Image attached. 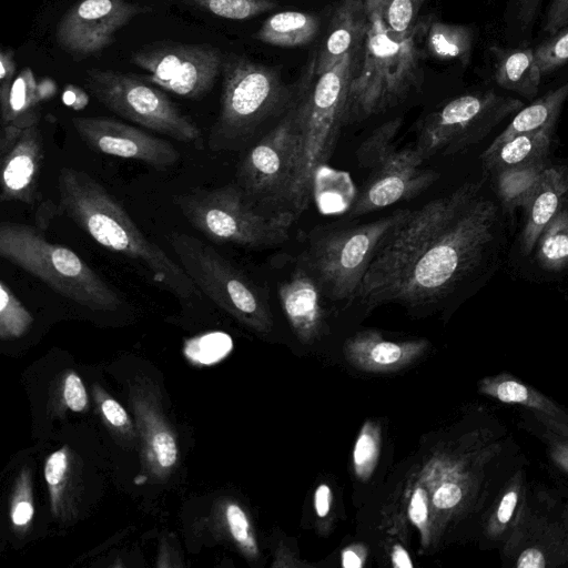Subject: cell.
Returning a JSON list of instances; mask_svg holds the SVG:
<instances>
[{
	"label": "cell",
	"mask_w": 568,
	"mask_h": 568,
	"mask_svg": "<svg viewBox=\"0 0 568 568\" xmlns=\"http://www.w3.org/2000/svg\"><path fill=\"white\" fill-rule=\"evenodd\" d=\"M541 75L554 72L568 62V27L550 36L534 49Z\"/></svg>",
	"instance_id": "e575fe53"
},
{
	"label": "cell",
	"mask_w": 568,
	"mask_h": 568,
	"mask_svg": "<svg viewBox=\"0 0 568 568\" xmlns=\"http://www.w3.org/2000/svg\"><path fill=\"white\" fill-rule=\"evenodd\" d=\"M168 240L180 265L202 293L251 327L270 329L268 305L261 290L243 272L191 234L173 232Z\"/></svg>",
	"instance_id": "8fae6325"
},
{
	"label": "cell",
	"mask_w": 568,
	"mask_h": 568,
	"mask_svg": "<svg viewBox=\"0 0 568 568\" xmlns=\"http://www.w3.org/2000/svg\"><path fill=\"white\" fill-rule=\"evenodd\" d=\"M568 23V0H551L545 17L544 31L554 36Z\"/></svg>",
	"instance_id": "ee69618b"
},
{
	"label": "cell",
	"mask_w": 568,
	"mask_h": 568,
	"mask_svg": "<svg viewBox=\"0 0 568 568\" xmlns=\"http://www.w3.org/2000/svg\"><path fill=\"white\" fill-rule=\"evenodd\" d=\"M71 122L80 139L97 152L140 161L159 171L180 161V152L171 142L116 119L74 116Z\"/></svg>",
	"instance_id": "2e32d148"
},
{
	"label": "cell",
	"mask_w": 568,
	"mask_h": 568,
	"mask_svg": "<svg viewBox=\"0 0 568 568\" xmlns=\"http://www.w3.org/2000/svg\"><path fill=\"white\" fill-rule=\"evenodd\" d=\"M332 490L327 484H320L313 496L314 510L320 518H325L329 511L332 506Z\"/></svg>",
	"instance_id": "c3c4849f"
},
{
	"label": "cell",
	"mask_w": 568,
	"mask_h": 568,
	"mask_svg": "<svg viewBox=\"0 0 568 568\" xmlns=\"http://www.w3.org/2000/svg\"><path fill=\"white\" fill-rule=\"evenodd\" d=\"M520 490L521 480L515 479L504 491L488 523V531L490 535L497 536L506 529L518 505Z\"/></svg>",
	"instance_id": "8d00e7d4"
},
{
	"label": "cell",
	"mask_w": 568,
	"mask_h": 568,
	"mask_svg": "<svg viewBox=\"0 0 568 568\" xmlns=\"http://www.w3.org/2000/svg\"><path fill=\"white\" fill-rule=\"evenodd\" d=\"M390 561L392 565L396 568H410L413 567V562L407 550L400 546L395 545L390 552Z\"/></svg>",
	"instance_id": "11a10c76"
},
{
	"label": "cell",
	"mask_w": 568,
	"mask_h": 568,
	"mask_svg": "<svg viewBox=\"0 0 568 568\" xmlns=\"http://www.w3.org/2000/svg\"><path fill=\"white\" fill-rule=\"evenodd\" d=\"M548 565L547 557L540 548L527 547L517 557L518 568H544Z\"/></svg>",
	"instance_id": "7dc6e473"
},
{
	"label": "cell",
	"mask_w": 568,
	"mask_h": 568,
	"mask_svg": "<svg viewBox=\"0 0 568 568\" xmlns=\"http://www.w3.org/2000/svg\"><path fill=\"white\" fill-rule=\"evenodd\" d=\"M567 99L568 82L534 100L515 114L511 122L494 139L487 149L497 148L518 134L555 124Z\"/></svg>",
	"instance_id": "d4e9b609"
},
{
	"label": "cell",
	"mask_w": 568,
	"mask_h": 568,
	"mask_svg": "<svg viewBox=\"0 0 568 568\" xmlns=\"http://www.w3.org/2000/svg\"><path fill=\"white\" fill-rule=\"evenodd\" d=\"M231 348L232 343L227 336L215 335L203 339L196 347H189L186 353L192 361L211 365L226 356Z\"/></svg>",
	"instance_id": "f35d334b"
},
{
	"label": "cell",
	"mask_w": 568,
	"mask_h": 568,
	"mask_svg": "<svg viewBox=\"0 0 568 568\" xmlns=\"http://www.w3.org/2000/svg\"><path fill=\"white\" fill-rule=\"evenodd\" d=\"M84 84L115 114L184 143L201 139L199 126L159 89L114 70L88 69Z\"/></svg>",
	"instance_id": "7c38bea8"
},
{
	"label": "cell",
	"mask_w": 568,
	"mask_h": 568,
	"mask_svg": "<svg viewBox=\"0 0 568 568\" xmlns=\"http://www.w3.org/2000/svg\"><path fill=\"white\" fill-rule=\"evenodd\" d=\"M68 459L64 450L53 453L47 460L44 476L50 486H57L64 477Z\"/></svg>",
	"instance_id": "f6af8a7d"
},
{
	"label": "cell",
	"mask_w": 568,
	"mask_h": 568,
	"mask_svg": "<svg viewBox=\"0 0 568 568\" xmlns=\"http://www.w3.org/2000/svg\"><path fill=\"white\" fill-rule=\"evenodd\" d=\"M454 467L447 471L445 478L434 488L430 503L435 509L448 513L456 510L469 494L471 477L468 471Z\"/></svg>",
	"instance_id": "d6a6232c"
},
{
	"label": "cell",
	"mask_w": 568,
	"mask_h": 568,
	"mask_svg": "<svg viewBox=\"0 0 568 568\" xmlns=\"http://www.w3.org/2000/svg\"><path fill=\"white\" fill-rule=\"evenodd\" d=\"M44 158L38 123L27 126L16 145L1 159L0 201L33 204Z\"/></svg>",
	"instance_id": "e0dca14e"
},
{
	"label": "cell",
	"mask_w": 568,
	"mask_h": 568,
	"mask_svg": "<svg viewBox=\"0 0 568 568\" xmlns=\"http://www.w3.org/2000/svg\"><path fill=\"white\" fill-rule=\"evenodd\" d=\"M150 10L126 0H80L59 21L55 40L72 58L81 60L109 47L118 30Z\"/></svg>",
	"instance_id": "9a60e30c"
},
{
	"label": "cell",
	"mask_w": 568,
	"mask_h": 568,
	"mask_svg": "<svg viewBox=\"0 0 568 568\" xmlns=\"http://www.w3.org/2000/svg\"><path fill=\"white\" fill-rule=\"evenodd\" d=\"M277 294L295 335L304 343L313 342L320 335L324 321L323 292L316 280L300 264L287 280L278 284Z\"/></svg>",
	"instance_id": "d6986e66"
},
{
	"label": "cell",
	"mask_w": 568,
	"mask_h": 568,
	"mask_svg": "<svg viewBox=\"0 0 568 568\" xmlns=\"http://www.w3.org/2000/svg\"><path fill=\"white\" fill-rule=\"evenodd\" d=\"M130 61L145 71L149 82L196 100L211 90L224 59L219 49L209 44L159 41L132 52Z\"/></svg>",
	"instance_id": "5bb4252c"
},
{
	"label": "cell",
	"mask_w": 568,
	"mask_h": 568,
	"mask_svg": "<svg viewBox=\"0 0 568 568\" xmlns=\"http://www.w3.org/2000/svg\"><path fill=\"white\" fill-rule=\"evenodd\" d=\"M355 55L347 54L317 75L294 100L300 126V156L287 211L297 219L308 206L317 172L331 159L346 111Z\"/></svg>",
	"instance_id": "277c9868"
},
{
	"label": "cell",
	"mask_w": 568,
	"mask_h": 568,
	"mask_svg": "<svg viewBox=\"0 0 568 568\" xmlns=\"http://www.w3.org/2000/svg\"><path fill=\"white\" fill-rule=\"evenodd\" d=\"M426 0H384L388 27L398 33L406 32L417 22L418 11Z\"/></svg>",
	"instance_id": "d590c367"
},
{
	"label": "cell",
	"mask_w": 568,
	"mask_h": 568,
	"mask_svg": "<svg viewBox=\"0 0 568 568\" xmlns=\"http://www.w3.org/2000/svg\"><path fill=\"white\" fill-rule=\"evenodd\" d=\"M26 128V125L17 121H12L2 125L0 133L1 159L16 145Z\"/></svg>",
	"instance_id": "bcb514c9"
},
{
	"label": "cell",
	"mask_w": 568,
	"mask_h": 568,
	"mask_svg": "<svg viewBox=\"0 0 568 568\" xmlns=\"http://www.w3.org/2000/svg\"><path fill=\"white\" fill-rule=\"evenodd\" d=\"M226 521L234 540L247 554H257V544L252 531L248 518L244 510L236 504H230L226 508Z\"/></svg>",
	"instance_id": "74e56055"
},
{
	"label": "cell",
	"mask_w": 568,
	"mask_h": 568,
	"mask_svg": "<svg viewBox=\"0 0 568 568\" xmlns=\"http://www.w3.org/2000/svg\"><path fill=\"white\" fill-rule=\"evenodd\" d=\"M535 248L536 260L542 270L560 272L568 267V193L540 233Z\"/></svg>",
	"instance_id": "4316f807"
},
{
	"label": "cell",
	"mask_w": 568,
	"mask_h": 568,
	"mask_svg": "<svg viewBox=\"0 0 568 568\" xmlns=\"http://www.w3.org/2000/svg\"><path fill=\"white\" fill-rule=\"evenodd\" d=\"M550 456L559 467L568 473V440L554 442L550 446Z\"/></svg>",
	"instance_id": "f5cc1de1"
},
{
	"label": "cell",
	"mask_w": 568,
	"mask_h": 568,
	"mask_svg": "<svg viewBox=\"0 0 568 568\" xmlns=\"http://www.w3.org/2000/svg\"><path fill=\"white\" fill-rule=\"evenodd\" d=\"M366 11L367 31L351 82L346 123L397 105L423 82L422 43L430 22H416L398 33L386 22L384 0H366Z\"/></svg>",
	"instance_id": "3957f363"
},
{
	"label": "cell",
	"mask_w": 568,
	"mask_h": 568,
	"mask_svg": "<svg viewBox=\"0 0 568 568\" xmlns=\"http://www.w3.org/2000/svg\"><path fill=\"white\" fill-rule=\"evenodd\" d=\"M429 497L423 487H416L408 501V517L419 530L422 539L426 545L429 539Z\"/></svg>",
	"instance_id": "ab89813d"
},
{
	"label": "cell",
	"mask_w": 568,
	"mask_h": 568,
	"mask_svg": "<svg viewBox=\"0 0 568 568\" xmlns=\"http://www.w3.org/2000/svg\"><path fill=\"white\" fill-rule=\"evenodd\" d=\"M402 124V118L384 122L359 145L358 165L367 169L369 176L349 206L352 217L416 197L439 179L437 171L424 166L414 146L395 148Z\"/></svg>",
	"instance_id": "9c48e42d"
},
{
	"label": "cell",
	"mask_w": 568,
	"mask_h": 568,
	"mask_svg": "<svg viewBox=\"0 0 568 568\" xmlns=\"http://www.w3.org/2000/svg\"><path fill=\"white\" fill-rule=\"evenodd\" d=\"M542 0H515L517 18L524 28L534 22Z\"/></svg>",
	"instance_id": "681fc988"
},
{
	"label": "cell",
	"mask_w": 568,
	"mask_h": 568,
	"mask_svg": "<svg viewBox=\"0 0 568 568\" xmlns=\"http://www.w3.org/2000/svg\"><path fill=\"white\" fill-rule=\"evenodd\" d=\"M523 108L521 100L493 90L459 95L419 122L414 148L424 161L463 152Z\"/></svg>",
	"instance_id": "30bf717a"
},
{
	"label": "cell",
	"mask_w": 568,
	"mask_h": 568,
	"mask_svg": "<svg viewBox=\"0 0 568 568\" xmlns=\"http://www.w3.org/2000/svg\"><path fill=\"white\" fill-rule=\"evenodd\" d=\"M58 190L59 211L99 245L138 261L155 283L181 300L201 295L180 263L149 241L119 201L88 173L62 168Z\"/></svg>",
	"instance_id": "7a4b0ae2"
},
{
	"label": "cell",
	"mask_w": 568,
	"mask_h": 568,
	"mask_svg": "<svg viewBox=\"0 0 568 568\" xmlns=\"http://www.w3.org/2000/svg\"><path fill=\"white\" fill-rule=\"evenodd\" d=\"M300 156V126L294 103L239 163L237 185L254 204L286 205Z\"/></svg>",
	"instance_id": "4fadbf2b"
},
{
	"label": "cell",
	"mask_w": 568,
	"mask_h": 568,
	"mask_svg": "<svg viewBox=\"0 0 568 568\" xmlns=\"http://www.w3.org/2000/svg\"><path fill=\"white\" fill-rule=\"evenodd\" d=\"M494 57V77L499 87L527 100L536 97L541 81L534 49L490 48Z\"/></svg>",
	"instance_id": "cb8c5ba5"
},
{
	"label": "cell",
	"mask_w": 568,
	"mask_h": 568,
	"mask_svg": "<svg viewBox=\"0 0 568 568\" xmlns=\"http://www.w3.org/2000/svg\"><path fill=\"white\" fill-rule=\"evenodd\" d=\"M367 31L366 0H341L314 62L318 75L363 47Z\"/></svg>",
	"instance_id": "ffe728a7"
},
{
	"label": "cell",
	"mask_w": 568,
	"mask_h": 568,
	"mask_svg": "<svg viewBox=\"0 0 568 568\" xmlns=\"http://www.w3.org/2000/svg\"><path fill=\"white\" fill-rule=\"evenodd\" d=\"M32 515V505L28 501H20L13 507L11 517L14 525L22 526L30 521Z\"/></svg>",
	"instance_id": "db71d44e"
},
{
	"label": "cell",
	"mask_w": 568,
	"mask_h": 568,
	"mask_svg": "<svg viewBox=\"0 0 568 568\" xmlns=\"http://www.w3.org/2000/svg\"><path fill=\"white\" fill-rule=\"evenodd\" d=\"M568 193V164L547 166L525 209L526 221L520 233V252L528 255L536 242L558 211Z\"/></svg>",
	"instance_id": "44dd1931"
},
{
	"label": "cell",
	"mask_w": 568,
	"mask_h": 568,
	"mask_svg": "<svg viewBox=\"0 0 568 568\" xmlns=\"http://www.w3.org/2000/svg\"><path fill=\"white\" fill-rule=\"evenodd\" d=\"M465 182L397 225L376 252L357 297L367 306L426 305L452 293L481 263L495 240L498 207Z\"/></svg>",
	"instance_id": "6da1fadb"
},
{
	"label": "cell",
	"mask_w": 568,
	"mask_h": 568,
	"mask_svg": "<svg viewBox=\"0 0 568 568\" xmlns=\"http://www.w3.org/2000/svg\"><path fill=\"white\" fill-rule=\"evenodd\" d=\"M32 322L30 313L12 293L0 282V333L2 338L16 337L26 332Z\"/></svg>",
	"instance_id": "836d02e7"
},
{
	"label": "cell",
	"mask_w": 568,
	"mask_h": 568,
	"mask_svg": "<svg viewBox=\"0 0 568 568\" xmlns=\"http://www.w3.org/2000/svg\"><path fill=\"white\" fill-rule=\"evenodd\" d=\"M0 256L57 293L93 310H115L118 293L72 250L49 242L31 225L0 224Z\"/></svg>",
	"instance_id": "8992f818"
},
{
	"label": "cell",
	"mask_w": 568,
	"mask_h": 568,
	"mask_svg": "<svg viewBox=\"0 0 568 568\" xmlns=\"http://www.w3.org/2000/svg\"><path fill=\"white\" fill-rule=\"evenodd\" d=\"M102 412L105 418L114 426H123L128 422L124 408L114 399H106L102 404Z\"/></svg>",
	"instance_id": "f907efd6"
},
{
	"label": "cell",
	"mask_w": 568,
	"mask_h": 568,
	"mask_svg": "<svg viewBox=\"0 0 568 568\" xmlns=\"http://www.w3.org/2000/svg\"><path fill=\"white\" fill-rule=\"evenodd\" d=\"M63 395L71 410L81 412L85 408L88 403L87 392L81 378L77 374L71 373L65 378Z\"/></svg>",
	"instance_id": "7bdbcfd3"
},
{
	"label": "cell",
	"mask_w": 568,
	"mask_h": 568,
	"mask_svg": "<svg viewBox=\"0 0 568 568\" xmlns=\"http://www.w3.org/2000/svg\"><path fill=\"white\" fill-rule=\"evenodd\" d=\"M381 450L378 424L366 420L358 433L353 448V468L359 480H368L375 470Z\"/></svg>",
	"instance_id": "1f68e13d"
},
{
	"label": "cell",
	"mask_w": 568,
	"mask_h": 568,
	"mask_svg": "<svg viewBox=\"0 0 568 568\" xmlns=\"http://www.w3.org/2000/svg\"><path fill=\"white\" fill-rule=\"evenodd\" d=\"M473 29L464 24L430 22L425 37L429 54L439 60H457L466 65L471 57Z\"/></svg>",
	"instance_id": "f1b7e54d"
},
{
	"label": "cell",
	"mask_w": 568,
	"mask_h": 568,
	"mask_svg": "<svg viewBox=\"0 0 568 568\" xmlns=\"http://www.w3.org/2000/svg\"><path fill=\"white\" fill-rule=\"evenodd\" d=\"M223 88L219 116L209 134L214 152L245 146L258 129L293 102L278 72L243 57L223 61Z\"/></svg>",
	"instance_id": "5b68a950"
},
{
	"label": "cell",
	"mask_w": 568,
	"mask_h": 568,
	"mask_svg": "<svg viewBox=\"0 0 568 568\" xmlns=\"http://www.w3.org/2000/svg\"><path fill=\"white\" fill-rule=\"evenodd\" d=\"M152 448L159 465L163 468L173 466L178 458V448L173 436L159 432L152 439Z\"/></svg>",
	"instance_id": "b9f144b4"
},
{
	"label": "cell",
	"mask_w": 568,
	"mask_h": 568,
	"mask_svg": "<svg viewBox=\"0 0 568 568\" xmlns=\"http://www.w3.org/2000/svg\"><path fill=\"white\" fill-rule=\"evenodd\" d=\"M320 28L317 17L301 11H282L267 18L254 39L277 47H300L311 42Z\"/></svg>",
	"instance_id": "484cf974"
},
{
	"label": "cell",
	"mask_w": 568,
	"mask_h": 568,
	"mask_svg": "<svg viewBox=\"0 0 568 568\" xmlns=\"http://www.w3.org/2000/svg\"><path fill=\"white\" fill-rule=\"evenodd\" d=\"M44 99L41 85L37 83L30 68H23L12 83L7 109L1 112V124H7L17 118L33 111Z\"/></svg>",
	"instance_id": "f546056e"
},
{
	"label": "cell",
	"mask_w": 568,
	"mask_h": 568,
	"mask_svg": "<svg viewBox=\"0 0 568 568\" xmlns=\"http://www.w3.org/2000/svg\"><path fill=\"white\" fill-rule=\"evenodd\" d=\"M342 566L345 568H361L366 559V551L362 546H349L342 554Z\"/></svg>",
	"instance_id": "816d5d0a"
},
{
	"label": "cell",
	"mask_w": 568,
	"mask_h": 568,
	"mask_svg": "<svg viewBox=\"0 0 568 568\" xmlns=\"http://www.w3.org/2000/svg\"><path fill=\"white\" fill-rule=\"evenodd\" d=\"M211 14L230 20H246L267 12L277 6V0H183Z\"/></svg>",
	"instance_id": "4dcf8cb0"
},
{
	"label": "cell",
	"mask_w": 568,
	"mask_h": 568,
	"mask_svg": "<svg viewBox=\"0 0 568 568\" xmlns=\"http://www.w3.org/2000/svg\"><path fill=\"white\" fill-rule=\"evenodd\" d=\"M174 203L209 239L250 248L282 244L296 220L290 211L261 213L237 184L195 189L178 195Z\"/></svg>",
	"instance_id": "ba28073f"
},
{
	"label": "cell",
	"mask_w": 568,
	"mask_h": 568,
	"mask_svg": "<svg viewBox=\"0 0 568 568\" xmlns=\"http://www.w3.org/2000/svg\"><path fill=\"white\" fill-rule=\"evenodd\" d=\"M410 211L402 209L371 222L317 231L310 236L300 264L329 298L357 297L376 252Z\"/></svg>",
	"instance_id": "52a82bcc"
},
{
	"label": "cell",
	"mask_w": 568,
	"mask_h": 568,
	"mask_svg": "<svg viewBox=\"0 0 568 568\" xmlns=\"http://www.w3.org/2000/svg\"><path fill=\"white\" fill-rule=\"evenodd\" d=\"M478 389L499 402L532 410L547 427L568 440V414L536 388L504 373L480 379Z\"/></svg>",
	"instance_id": "7402d4cb"
},
{
	"label": "cell",
	"mask_w": 568,
	"mask_h": 568,
	"mask_svg": "<svg viewBox=\"0 0 568 568\" xmlns=\"http://www.w3.org/2000/svg\"><path fill=\"white\" fill-rule=\"evenodd\" d=\"M555 124L518 134L494 149H486L480 160L486 171H497L547 162Z\"/></svg>",
	"instance_id": "603a6c76"
},
{
	"label": "cell",
	"mask_w": 568,
	"mask_h": 568,
	"mask_svg": "<svg viewBox=\"0 0 568 568\" xmlns=\"http://www.w3.org/2000/svg\"><path fill=\"white\" fill-rule=\"evenodd\" d=\"M428 347L425 339L390 341L373 329L358 332L344 344L346 359L374 373L392 372L417 359Z\"/></svg>",
	"instance_id": "ac0fdd59"
},
{
	"label": "cell",
	"mask_w": 568,
	"mask_h": 568,
	"mask_svg": "<svg viewBox=\"0 0 568 568\" xmlns=\"http://www.w3.org/2000/svg\"><path fill=\"white\" fill-rule=\"evenodd\" d=\"M17 70L11 49H1L0 51V109L3 112L7 109L10 91L13 83V75Z\"/></svg>",
	"instance_id": "60d3db41"
},
{
	"label": "cell",
	"mask_w": 568,
	"mask_h": 568,
	"mask_svg": "<svg viewBox=\"0 0 568 568\" xmlns=\"http://www.w3.org/2000/svg\"><path fill=\"white\" fill-rule=\"evenodd\" d=\"M547 166V162H544L495 172L496 192L503 206L509 212L518 207L525 210Z\"/></svg>",
	"instance_id": "83f0119b"
}]
</instances>
